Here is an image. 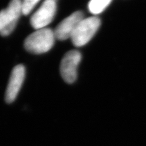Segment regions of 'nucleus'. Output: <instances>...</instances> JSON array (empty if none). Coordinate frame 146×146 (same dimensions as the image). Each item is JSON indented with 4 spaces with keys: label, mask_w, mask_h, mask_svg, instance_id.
Masks as SVG:
<instances>
[{
    "label": "nucleus",
    "mask_w": 146,
    "mask_h": 146,
    "mask_svg": "<svg viewBox=\"0 0 146 146\" xmlns=\"http://www.w3.org/2000/svg\"><path fill=\"white\" fill-rule=\"evenodd\" d=\"M54 32L50 29L36 30L25 39L24 45L27 51L31 54H41L50 51L54 44Z\"/></svg>",
    "instance_id": "f257e3e1"
},
{
    "label": "nucleus",
    "mask_w": 146,
    "mask_h": 146,
    "mask_svg": "<svg viewBox=\"0 0 146 146\" xmlns=\"http://www.w3.org/2000/svg\"><path fill=\"white\" fill-rule=\"evenodd\" d=\"M101 21L96 16L84 18L80 22L73 33L71 40L76 47H81L88 43L99 29Z\"/></svg>",
    "instance_id": "f03ea898"
},
{
    "label": "nucleus",
    "mask_w": 146,
    "mask_h": 146,
    "mask_svg": "<svg viewBox=\"0 0 146 146\" xmlns=\"http://www.w3.org/2000/svg\"><path fill=\"white\" fill-rule=\"evenodd\" d=\"M22 2L13 0L6 9L0 11V35L8 36L13 32L22 14Z\"/></svg>",
    "instance_id": "7ed1b4c3"
},
{
    "label": "nucleus",
    "mask_w": 146,
    "mask_h": 146,
    "mask_svg": "<svg viewBox=\"0 0 146 146\" xmlns=\"http://www.w3.org/2000/svg\"><path fill=\"white\" fill-rule=\"evenodd\" d=\"M81 60V53L71 50L64 55L60 63V74L67 83H73L77 78V69Z\"/></svg>",
    "instance_id": "20e7f679"
},
{
    "label": "nucleus",
    "mask_w": 146,
    "mask_h": 146,
    "mask_svg": "<svg viewBox=\"0 0 146 146\" xmlns=\"http://www.w3.org/2000/svg\"><path fill=\"white\" fill-rule=\"evenodd\" d=\"M56 12V1L46 0L31 16L30 23L36 30L44 29L52 23Z\"/></svg>",
    "instance_id": "39448f33"
},
{
    "label": "nucleus",
    "mask_w": 146,
    "mask_h": 146,
    "mask_svg": "<svg viewBox=\"0 0 146 146\" xmlns=\"http://www.w3.org/2000/svg\"><path fill=\"white\" fill-rule=\"evenodd\" d=\"M84 19L83 14L81 11L74 12L56 27L54 31L56 39L60 41L66 40L72 37V35L80 22Z\"/></svg>",
    "instance_id": "423d86ee"
},
{
    "label": "nucleus",
    "mask_w": 146,
    "mask_h": 146,
    "mask_svg": "<svg viewBox=\"0 0 146 146\" xmlns=\"http://www.w3.org/2000/svg\"><path fill=\"white\" fill-rule=\"evenodd\" d=\"M25 77V68L23 64L16 66L12 70L5 91V100L8 104L12 103L16 100L21 90Z\"/></svg>",
    "instance_id": "0eeeda50"
},
{
    "label": "nucleus",
    "mask_w": 146,
    "mask_h": 146,
    "mask_svg": "<svg viewBox=\"0 0 146 146\" xmlns=\"http://www.w3.org/2000/svg\"><path fill=\"white\" fill-rule=\"evenodd\" d=\"M111 2V0H92L89 3L88 8L91 13L96 15L104 12Z\"/></svg>",
    "instance_id": "6e6552de"
},
{
    "label": "nucleus",
    "mask_w": 146,
    "mask_h": 146,
    "mask_svg": "<svg viewBox=\"0 0 146 146\" xmlns=\"http://www.w3.org/2000/svg\"><path fill=\"white\" fill-rule=\"evenodd\" d=\"M39 2V0H25L23 1L21 5L22 14L25 16L28 15Z\"/></svg>",
    "instance_id": "1a4fd4ad"
}]
</instances>
